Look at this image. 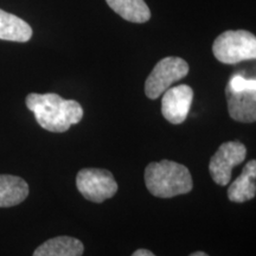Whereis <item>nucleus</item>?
Here are the masks:
<instances>
[{
	"label": "nucleus",
	"instance_id": "nucleus-7",
	"mask_svg": "<svg viewBox=\"0 0 256 256\" xmlns=\"http://www.w3.org/2000/svg\"><path fill=\"white\" fill-rule=\"evenodd\" d=\"M247 156V148L238 142H224L218 147L210 160L209 171L216 184L226 186L232 180V172L235 166L242 164Z\"/></svg>",
	"mask_w": 256,
	"mask_h": 256
},
{
	"label": "nucleus",
	"instance_id": "nucleus-2",
	"mask_svg": "<svg viewBox=\"0 0 256 256\" xmlns=\"http://www.w3.org/2000/svg\"><path fill=\"white\" fill-rule=\"evenodd\" d=\"M145 184L147 190L159 198L186 194L194 188L191 174L186 166L171 160H162L147 165Z\"/></svg>",
	"mask_w": 256,
	"mask_h": 256
},
{
	"label": "nucleus",
	"instance_id": "nucleus-14",
	"mask_svg": "<svg viewBox=\"0 0 256 256\" xmlns=\"http://www.w3.org/2000/svg\"><path fill=\"white\" fill-rule=\"evenodd\" d=\"M132 256H156L152 252L147 250V249H138L132 254Z\"/></svg>",
	"mask_w": 256,
	"mask_h": 256
},
{
	"label": "nucleus",
	"instance_id": "nucleus-11",
	"mask_svg": "<svg viewBox=\"0 0 256 256\" xmlns=\"http://www.w3.org/2000/svg\"><path fill=\"white\" fill-rule=\"evenodd\" d=\"M83 243L70 236H58L40 244L32 256H82Z\"/></svg>",
	"mask_w": 256,
	"mask_h": 256
},
{
	"label": "nucleus",
	"instance_id": "nucleus-1",
	"mask_svg": "<svg viewBox=\"0 0 256 256\" xmlns=\"http://www.w3.org/2000/svg\"><path fill=\"white\" fill-rule=\"evenodd\" d=\"M26 107L34 114L42 128L54 133L66 132L83 118V108L78 101L64 100L52 92L28 94Z\"/></svg>",
	"mask_w": 256,
	"mask_h": 256
},
{
	"label": "nucleus",
	"instance_id": "nucleus-13",
	"mask_svg": "<svg viewBox=\"0 0 256 256\" xmlns=\"http://www.w3.org/2000/svg\"><path fill=\"white\" fill-rule=\"evenodd\" d=\"M120 17L132 23H146L151 18L148 6L144 0H106Z\"/></svg>",
	"mask_w": 256,
	"mask_h": 256
},
{
	"label": "nucleus",
	"instance_id": "nucleus-4",
	"mask_svg": "<svg viewBox=\"0 0 256 256\" xmlns=\"http://www.w3.org/2000/svg\"><path fill=\"white\" fill-rule=\"evenodd\" d=\"M212 52L220 62L236 64L256 58V37L246 30L226 31L212 44Z\"/></svg>",
	"mask_w": 256,
	"mask_h": 256
},
{
	"label": "nucleus",
	"instance_id": "nucleus-12",
	"mask_svg": "<svg viewBox=\"0 0 256 256\" xmlns=\"http://www.w3.org/2000/svg\"><path fill=\"white\" fill-rule=\"evenodd\" d=\"M32 37V28L17 16L0 10V40L25 43Z\"/></svg>",
	"mask_w": 256,
	"mask_h": 256
},
{
	"label": "nucleus",
	"instance_id": "nucleus-3",
	"mask_svg": "<svg viewBox=\"0 0 256 256\" xmlns=\"http://www.w3.org/2000/svg\"><path fill=\"white\" fill-rule=\"evenodd\" d=\"M230 116L244 124L256 120V80L234 75L226 88Z\"/></svg>",
	"mask_w": 256,
	"mask_h": 256
},
{
	"label": "nucleus",
	"instance_id": "nucleus-5",
	"mask_svg": "<svg viewBox=\"0 0 256 256\" xmlns=\"http://www.w3.org/2000/svg\"><path fill=\"white\" fill-rule=\"evenodd\" d=\"M188 64L179 57H165L153 68L145 82V94L151 100L160 98L174 83L184 78Z\"/></svg>",
	"mask_w": 256,
	"mask_h": 256
},
{
	"label": "nucleus",
	"instance_id": "nucleus-10",
	"mask_svg": "<svg viewBox=\"0 0 256 256\" xmlns=\"http://www.w3.org/2000/svg\"><path fill=\"white\" fill-rule=\"evenodd\" d=\"M28 196V185L23 178L11 174H0V208L20 204Z\"/></svg>",
	"mask_w": 256,
	"mask_h": 256
},
{
	"label": "nucleus",
	"instance_id": "nucleus-15",
	"mask_svg": "<svg viewBox=\"0 0 256 256\" xmlns=\"http://www.w3.org/2000/svg\"><path fill=\"white\" fill-rule=\"evenodd\" d=\"M188 256H209L206 254V252H192L191 255H188Z\"/></svg>",
	"mask_w": 256,
	"mask_h": 256
},
{
	"label": "nucleus",
	"instance_id": "nucleus-6",
	"mask_svg": "<svg viewBox=\"0 0 256 256\" xmlns=\"http://www.w3.org/2000/svg\"><path fill=\"white\" fill-rule=\"evenodd\" d=\"M76 186L86 200L94 203L110 200L118 191L114 176L104 168H82L76 177Z\"/></svg>",
	"mask_w": 256,
	"mask_h": 256
},
{
	"label": "nucleus",
	"instance_id": "nucleus-8",
	"mask_svg": "<svg viewBox=\"0 0 256 256\" xmlns=\"http://www.w3.org/2000/svg\"><path fill=\"white\" fill-rule=\"evenodd\" d=\"M162 113L168 122L180 124L186 120L194 101V90L186 84L168 88L162 94Z\"/></svg>",
	"mask_w": 256,
	"mask_h": 256
},
{
	"label": "nucleus",
	"instance_id": "nucleus-9",
	"mask_svg": "<svg viewBox=\"0 0 256 256\" xmlns=\"http://www.w3.org/2000/svg\"><path fill=\"white\" fill-rule=\"evenodd\" d=\"M256 194V162L254 159L246 164L242 174L230 184L228 198L234 203H244Z\"/></svg>",
	"mask_w": 256,
	"mask_h": 256
}]
</instances>
